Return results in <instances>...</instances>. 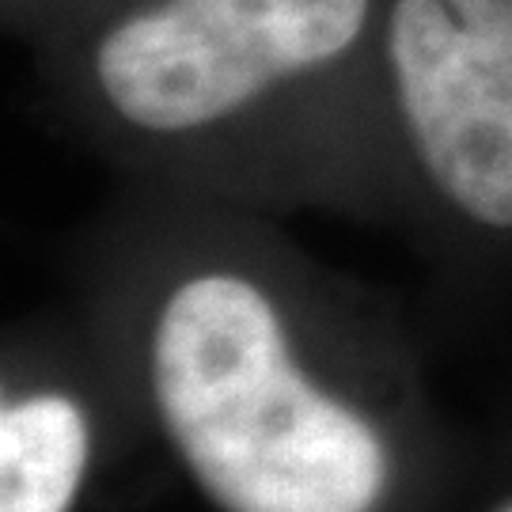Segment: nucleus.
I'll return each mask as SVG.
<instances>
[{"instance_id": "39448f33", "label": "nucleus", "mask_w": 512, "mask_h": 512, "mask_svg": "<svg viewBox=\"0 0 512 512\" xmlns=\"http://www.w3.org/2000/svg\"><path fill=\"white\" fill-rule=\"evenodd\" d=\"M497 512H512V501H509V505H505V509H497Z\"/></svg>"}, {"instance_id": "7ed1b4c3", "label": "nucleus", "mask_w": 512, "mask_h": 512, "mask_svg": "<svg viewBox=\"0 0 512 512\" xmlns=\"http://www.w3.org/2000/svg\"><path fill=\"white\" fill-rule=\"evenodd\" d=\"M387 54L433 183L512 228V0H395Z\"/></svg>"}, {"instance_id": "20e7f679", "label": "nucleus", "mask_w": 512, "mask_h": 512, "mask_svg": "<svg viewBox=\"0 0 512 512\" xmlns=\"http://www.w3.org/2000/svg\"><path fill=\"white\" fill-rule=\"evenodd\" d=\"M88 459L73 399L31 395L0 414V512H69Z\"/></svg>"}, {"instance_id": "f257e3e1", "label": "nucleus", "mask_w": 512, "mask_h": 512, "mask_svg": "<svg viewBox=\"0 0 512 512\" xmlns=\"http://www.w3.org/2000/svg\"><path fill=\"white\" fill-rule=\"evenodd\" d=\"M152 380L167 433L220 509L372 512L384 494V440L300 376L270 300L239 277L171 293Z\"/></svg>"}, {"instance_id": "f03ea898", "label": "nucleus", "mask_w": 512, "mask_h": 512, "mask_svg": "<svg viewBox=\"0 0 512 512\" xmlns=\"http://www.w3.org/2000/svg\"><path fill=\"white\" fill-rule=\"evenodd\" d=\"M368 0H164L118 23L95 57L114 110L183 133L349 50Z\"/></svg>"}]
</instances>
